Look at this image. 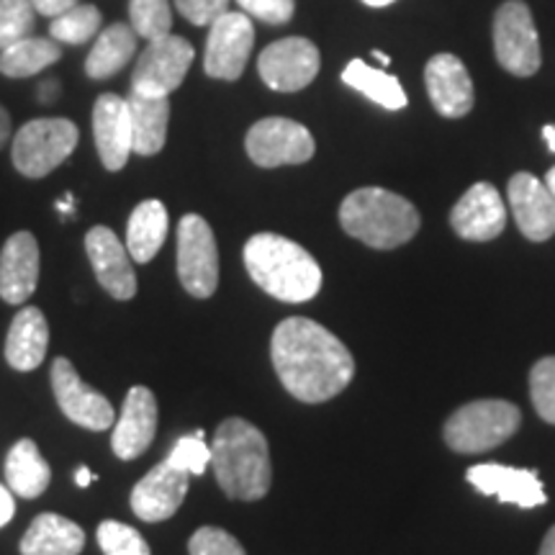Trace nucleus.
Masks as SVG:
<instances>
[{
	"label": "nucleus",
	"instance_id": "cd10ccee",
	"mask_svg": "<svg viewBox=\"0 0 555 555\" xmlns=\"http://www.w3.org/2000/svg\"><path fill=\"white\" fill-rule=\"evenodd\" d=\"M137 52V31L131 24H114L101 31L86 60V73L93 80H108L127 67Z\"/></svg>",
	"mask_w": 555,
	"mask_h": 555
},
{
	"label": "nucleus",
	"instance_id": "473e14b6",
	"mask_svg": "<svg viewBox=\"0 0 555 555\" xmlns=\"http://www.w3.org/2000/svg\"><path fill=\"white\" fill-rule=\"evenodd\" d=\"M37 9L31 0H0V50L31 37Z\"/></svg>",
	"mask_w": 555,
	"mask_h": 555
},
{
	"label": "nucleus",
	"instance_id": "f704fd0d",
	"mask_svg": "<svg viewBox=\"0 0 555 555\" xmlns=\"http://www.w3.org/2000/svg\"><path fill=\"white\" fill-rule=\"evenodd\" d=\"M530 397L538 414L555 425V356L538 360L530 373Z\"/></svg>",
	"mask_w": 555,
	"mask_h": 555
},
{
	"label": "nucleus",
	"instance_id": "393cba45",
	"mask_svg": "<svg viewBox=\"0 0 555 555\" xmlns=\"http://www.w3.org/2000/svg\"><path fill=\"white\" fill-rule=\"evenodd\" d=\"M131 134H134V152L142 157L157 155L168 142L170 101L152 99V95L131 93L127 99Z\"/></svg>",
	"mask_w": 555,
	"mask_h": 555
},
{
	"label": "nucleus",
	"instance_id": "de8ad7c7",
	"mask_svg": "<svg viewBox=\"0 0 555 555\" xmlns=\"http://www.w3.org/2000/svg\"><path fill=\"white\" fill-rule=\"evenodd\" d=\"M545 185H547V191H551V193H553V198H555V168L547 170V176H545Z\"/></svg>",
	"mask_w": 555,
	"mask_h": 555
},
{
	"label": "nucleus",
	"instance_id": "ddd939ff",
	"mask_svg": "<svg viewBox=\"0 0 555 555\" xmlns=\"http://www.w3.org/2000/svg\"><path fill=\"white\" fill-rule=\"evenodd\" d=\"M322 67V54L309 39L288 37L266 47L258 60L260 78L278 93H296L314 82Z\"/></svg>",
	"mask_w": 555,
	"mask_h": 555
},
{
	"label": "nucleus",
	"instance_id": "9d476101",
	"mask_svg": "<svg viewBox=\"0 0 555 555\" xmlns=\"http://www.w3.org/2000/svg\"><path fill=\"white\" fill-rule=\"evenodd\" d=\"M247 155L258 168H281V165H304L314 157L317 144L304 124L270 116L255 124L245 139Z\"/></svg>",
	"mask_w": 555,
	"mask_h": 555
},
{
	"label": "nucleus",
	"instance_id": "a18cd8bd",
	"mask_svg": "<svg viewBox=\"0 0 555 555\" xmlns=\"http://www.w3.org/2000/svg\"><path fill=\"white\" fill-rule=\"evenodd\" d=\"M540 555H555V525L547 530L543 545H540Z\"/></svg>",
	"mask_w": 555,
	"mask_h": 555
},
{
	"label": "nucleus",
	"instance_id": "c85d7f7f",
	"mask_svg": "<svg viewBox=\"0 0 555 555\" xmlns=\"http://www.w3.org/2000/svg\"><path fill=\"white\" fill-rule=\"evenodd\" d=\"M62 50L54 39L26 37L16 44L0 50V73L5 78H31L47 69L54 62H60Z\"/></svg>",
	"mask_w": 555,
	"mask_h": 555
},
{
	"label": "nucleus",
	"instance_id": "6e6552de",
	"mask_svg": "<svg viewBox=\"0 0 555 555\" xmlns=\"http://www.w3.org/2000/svg\"><path fill=\"white\" fill-rule=\"evenodd\" d=\"M178 278L193 298H211L219 286V247L211 227L198 214L180 219Z\"/></svg>",
	"mask_w": 555,
	"mask_h": 555
},
{
	"label": "nucleus",
	"instance_id": "58836bf2",
	"mask_svg": "<svg viewBox=\"0 0 555 555\" xmlns=\"http://www.w3.org/2000/svg\"><path fill=\"white\" fill-rule=\"evenodd\" d=\"M172 3L196 26H211L221 13L229 11V0H172Z\"/></svg>",
	"mask_w": 555,
	"mask_h": 555
},
{
	"label": "nucleus",
	"instance_id": "5701e85b",
	"mask_svg": "<svg viewBox=\"0 0 555 555\" xmlns=\"http://www.w3.org/2000/svg\"><path fill=\"white\" fill-rule=\"evenodd\" d=\"M50 347V324L37 307H24L13 317L5 337V360L13 371L29 373L44 363Z\"/></svg>",
	"mask_w": 555,
	"mask_h": 555
},
{
	"label": "nucleus",
	"instance_id": "f3484780",
	"mask_svg": "<svg viewBox=\"0 0 555 555\" xmlns=\"http://www.w3.org/2000/svg\"><path fill=\"white\" fill-rule=\"evenodd\" d=\"M450 224L468 242L496 240L506 227V206L494 185L476 183L453 206Z\"/></svg>",
	"mask_w": 555,
	"mask_h": 555
},
{
	"label": "nucleus",
	"instance_id": "a19ab883",
	"mask_svg": "<svg viewBox=\"0 0 555 555\" xmlns=\"http://www.w3.org/2000/svg\"><path fill=\"white\" fill-rule=\"evenodd\" d=\"M13 512H16V504H13L11 489H5V486L0 483V527H5L11 522Z\"/></svg>",
	"mask_w": 555,
	"mask_h": 555
},
{
	"label": "nucleus",
	"instance_id": "a211bd4d",
	"mask_svg": "<svg viewBox=\"0 0 555 555\" xmlns=\"http://www.w3.org/2000/svg\"><path fill=\"white\" fill-rule=\"evenodd\" d=\"M468 483L486 496H496L504 504H517L522 509H535L547 504L543 481L538 470L509 468L499 463H483V466L468 468Z\"/></svg>",
	"mask_w": 555,
	"mask_h": 555
},
{
	"label": "nucleus",
	"instance_id": "1a4fd4ad",
	"mask_svg": "<svg viewBox=\"0 0 555 555\" xmlns=\"http://www.w3.org/2000/svg\"><path fill=\"white\" fill-rule=\"evenodd\" d=\"M494 52L499 65L517 78H530L543 65L535 21L522 0H506L496 11Z\"/></svg>",
	"mask_w": 555,
	"mask_h": 555
},
{
	"label": "nucleus",
	"instance_id": "09e8293b",
	"mask_svg": "<svg viewBox=\"0 0 555 555\" xmlns=\"http://www.w3.org/2000/svg\"><path fill=\"white\" fill-rule=\"evenodd\" d=\"M365 5H373V9H384V5H391L393 0H363Z\"/></svg>",
	"mask_w": 555,
	"mask_h": 555
},
{
	"label": "nucleus",
	"instance_id": "f03ea898",
	"mask_svg": "<svg viewBox=\"0 0 555 555\" xmlns=\"http://www.w3.org/2000/svg\"><path fill=\"white\" fill-rule=\"evenodd\" d=\"M211 468L219 489L229 499L258 502L273 483L270 448L266 435L253 422L229 416L211 440Z\"/></svg>",
	"mask_w": 555,
	"mask_h": 555
},
{
	"label": "nucleus",
	"instance_id": "f257e3e1",
	"mask_svg": "<svg viewBox=\"0 0 555 555\" xmlns=\"http://www.w3.org/2000/svg\"><path fill=\"white\" fill-rule=\"evenodd\" d=\"M270 358L283 388L307 404L335 399L356 376L350 350L327 327L307 317H291L278 324Z\"/></svg>",
	"mask_w": 555,
	"mask_h": 555
},
{
	"label": "nucleus",
	"instance_id": "79ce46f5",
	"mask_svg": "<svg viewBox=\"0 0 555 555\" xmlns=\"http://www.w3.org/2000/svg\"><path fill=\"white\" fill-rule=\"evenodd\" d=\"M60 95V82L57 80H44L39 88V99L44 103H52Z\"/></svg>",
	"mask_w": 555,
	"mask_h": 555
},
{
	"label": "nucleus",
	"instance_id": "39448f33",
	"mask_svg": "<svg viewBox=\"0 0 555 555\" xmlns=\"http://www.w3.org/2000/svg\"><path fill=\"white\" fill-rule=\"evenodd\" d=\"M522 414L502 399H481L461 406L446 422V442L455 453H486L509 440Z\"/></svg>",
	"mask_w": 555,
	"mask_h": 555
},
{
	"label": "nucleus",
	"instance_id": "a878e982",
	"mask_svg": "<svg viewBox=\"0 0 555 555\" xmlns=\"http://www.w3.org/2000/svg\"><path fill=\"white\" fill-rule=\"evenodd\" d=\"M52 481V468L39 453L34 440H18L5 455V483L11 494L21 499H37Z\"/></svg>",
	"mask_w": 555,
	"mask_h": 555
},
{
	"label": "nucleus",
	"instance_id": "4c0bfd02",
	"mask_svg": "<svg viewBox=\"0 0 555 555\" xmlns=\"http://www.w3.org/2000/svg\"><path fill=\"white\" fill-rule=\"evenodd\" d=\"M242 13L266 21V24H286L294 16V0H237Z\"/></svg>",
	"mask_w": 555,
	"mask_h": 555
},
{
	"label": "nucleus",
	"instance_id": "2f4dec72",
	"mask_svg": "<svg viewBox=\"0 0 555 555\" xmlns=\"http://www.w3.org/2000/svg\"><path fill=\"white\" fill-rule=\"evenodd\" d=\"M131 29L142 39L168 37L172 29L170 0H129Z\"/></svg>",
	"mask_w": 555,
	"mask_h": 555
},
{
	"label": "nucleus",
	"instance_id": "c9c22d12",
	"mask_svg": "<svg viewBox=\"0 0 555 555\" xmlns=\"http://www.w3.org/2000/svg\"><path fill=\"white\" fill-rule=\"evenodd\" d=\"M204 437V429L180 437L176 446H172L168 461L180 470H189L191 476H201L211 466V448L206 446Z\"/></svg>",
	"mask_w": 555,
	"mask_h": 555
},
{
	"label": "nucleus",
	"instance_id": "423d86ee",
	"mask_svg": "<svg viewBox=\"0 0 555 555\" xmlns=\"http://www.w3.org/2000/svg\"><path fill=\"white\" fill-rule=\"evenodd\" d=\"M78 147V127L69 119H34L13 137V165L21 176L44 178Z\"/></svg>",
	"mask_w": 555,
	"mask_h": 555
},
{
	"label": "nucleus",
	"instance_id": "c756f323",
	"mask_svg": "<svg viewBox=\"0 0 555 555\" xmlns=\"http://www.w3.org/2000/svg\"><path fill=\"white\" fill-rule=\"evenodd\" d=\"M343 80L350 88H356L358 93H363L365 99L378 103L386 111H401L406 106V93L401 88V82L393 75L384 73V69L371 67L363 60H352L345 67Z\"/></svg>",
	"mask_w": 555,
	"mask_h": 555
},
{
	"label": "nucleus",
	"instance_id": "0eeeda50",
	"mask_svg": "<svg viewBox=\"0 0 555 555\" xmlns=\"http://www.w3.org/2000/svg\"><path fill=\"white\" fill-rule=\"evenodd\" d=\"M196 57V50L189 39L168 37L152 39L144 47L142 57L137 60L131 73V93L152 95V99H168L172 90L180 88Z\"/></svg>",
	"mask_w": 555,
	"mask_h": 555
},
{
	"label": "nucleus",
	"instance_id": "4468645a",
	"mask_svg": "<svg viewBox=\"0 0 555 555\" xmlns=\"http://www.w3.org/2000/svg\"><path fill=\"white\" fill-rule=\"evenodd\" d=\"M191 474L172 466L170 461L159 463L131 491V512L142 522H163L170 519L189 494Z\"/></svg>",
	"mask_w": 555,
	"mask_h": 555
},
{
	"label": "nucleus",
	"instance_id": "e433bc0d",
	"mask_svg": "<svg viewBox=\"0 0 555 555\" xmlns=\"http://www.w3.org/2000/svg\"><path fill=\"white\" fill-rule=\"evenodd\" d=\"M191 555H247L234 535L221 527H201L189 540Z\"/></svg>",
	"mask_w": 555,
	"mask_h": 555
},
{
	"label": "nucleus",
	"instance_id": "bb28decb",
	"mask_svg": "<svg viewBox=\"0 0 555 555\" xmlns=\"http://www.w3.org/2000/svg\"><path fill=\"white\" fill-rule=\"evenodd\" d=\"M168 237V208L163 201H142L127 224V249L134 262H150Z\"/></svg>",
	"mask_w": 555,
	"mask_h": 555
},
{
	"label": "nucleus",
	"instance_id": "aec40b11",
	"mask_svg": "<svg viewBox=\"0 0 555 555\" xmlns=\"http://www.w3.org/2000/svg\"><path fill=\"white\" fill-rule=\"evenodd\" d=\"M93 137L101 163L106 170L116 172L127 165L134 152V134H131V119L127 99L116 93H103L93 106Z\"/></svg>",
	"mask_w": 555,
	"mask_h": 555
},
{
	"label": "nucleus",
	"instance_id": "6ab92c4d",
	"mask_svg": "<svg viewBox=\"0 0 555 555\" xmlns=\"http://www.w3.org/2000/svg\"><path fill=\"white\" fill-rule=\"evenodd\" d=\"M39 242L31 232H16L0 253V298L11 307L29 301L39 283Z\"/></svg>",
	"mask_w": 555,
	"mask_h": 555
},
{
	"label": "nucleus",
	"instance_id": "8fccbe9b",
	"mask_svg": "<svg viewBox=\"0 0 555 555\" xmlns=\"http://www.w3.org/2000/svg\"><path fill=\"white\" fill-rule=\"evenodd\" d=\"M373 57H376L378 62H380V65H391V57H388V54H384V52H373Z\"/></svg>",
	"mask_w": 555,
	"mask_h": 555
},
{
	"label": "nucleus",
	"instance_id": "2eb2a0df",
	"mask_svg": "<svg viewBox=\"0 0 555 555\" xmlns=\"http://www.w3.org/2000/svg\"><path fill=\"white\" fill-rule=\"evenodd\" d=\"M86 253L99 283L116 301H131L137 294V273L129 249L108 227H93L86 234Z\"/></svg>",
	"mask_w": 555,
	"mask_h": 555
},
{
	"label": "nucleus",
	"instance_id": "f8f14e48",
	"mask_svg": "<svg viewBox=\"0 0 555 555\" xmlns=\"http://www.w3.org/2000/svg\"><path fill=\"white\" fill-rule=\"evenodd\" d=\"M255 44V29L247 13L227 11L211 24L204 54V69L214 80H237L245 73Z\"/></svg>",
	"mask_w": 555,
	"mask_h": 555
},
{
	"label": "nucleus",
	"instance_id": "ea45409f",
	"mask_svg": "<svg viewBox=\"0 0 555 555\" xmlns=\"http://www.w3.org/2000/svg\"><path fill=\"white\" fill-rule=\"evenodd\" d=\"M31 5L37 9V13L47 18H57L62 13L78 5V0H31Z\"/></svg>",
	"mask_w": 555,
	"mask_h": 555
},
{
	"label": "nucleus",
	"instance_id": "dca6fc26",
	"mask_svg": "<svg viewBox=\"0 0 555 555\" xmlns=\"http://www.w3.org/2000/svg\"><path fill=\"white\" fill-rule=\"evenodd\" d=\"M157 435V399L147 386H134L127 393L121 416H116V429L111 448L121 461H134L147 453Z\"/></svg>",
	"mask_w": 555,
	"mask_h": 555
},
{
	"label": "nucleus",
	"instance_id": "b1692460",
	"mask_svg": "<svg viewBox=\"0 0 555 555\" xmlns=\"http://www.w3.org/2000/svg\"><path fill=\"white\" fill-rule=\"evenodd\" d=\"M86 547V532L73 519L39 515L21 538V555H80Z\"/></svg>",
	"mask_w": 555,
	"mask_h": 555
},
{
	"label": "nucleus",
	"instance_id": "412c9836",
	"mask_svg": "<svg viewBox=\"0 0 555 555\" xmlns=\"http://www.w3.org/2000/svg\"><path fill=\"white\" fill-rule=\"evenodd\" d=\"M427 95L446 119H461L474 108V80L455 54H435L425 67Z\"/></svg>",
	"mask_w": 555,
	"mask_h": 555
},
{
	"label": "nucleus",
	"instance_id": "c03bdc74",
	"mask_svg": "<svg viewBox=\"0 0 555 555\" xmlns=\"http://www.w3.org/2000/svg\"><path fill=\"white\" fill-rule=\"evenodd\" d=\"M93 478H95L93 470H90L88 466H80L78 474H75V483H78L80 489H88V486L93 483Z\"/></svg>",
	"mask_w": 555,
	"mask_h": 555
},
{
	"label": "nucleus",
	"instance_id": "37998d69",
	"mask_svg": "<svg viewBox=\"0 0 555 555\" xmlns=\"http://www.w3.org/2000/svg\"><path fill=\"white\" fill-rule=\"evenodd\" d=\"M9 137H11V116L9 111L0 106V150H3V144L9 142Z\"/></svg>",
	"mask_w": 555,
	"mask_h": 555
},
{
	"label": "nucleus",
	"instance_id": "9b49d317",
	"mask_svg": "<svg viewBox=\"0 0 555 555\" xmlns=\"http://www.w3.org/2000/svg\"><path fill=\"white\" fill-rule=\"evenodd\" d=\"M52 388L62 414L75 425L90 433H106L111 425H116L114 404L93 386H88L67 358H57L52 363Z\"/></svg>",
	"mask_w": 555,
	"mask_h": 555
},
{
	"label": "nucleus",
	"instance_id": "20e7f679",
	"mask_svg": "<svg viewBox=\"0 0 555 555\" xmlns=\"http://www.w3.org/2000/svg\"><path fill=\"white\" fill-rule=\"evenodd\" d=\"M339 224L367 247L393 249L406 245L420 232V211L399 193L360 189L339 206Z\"/></svg>",
	"mask_w": 555,
	"mask_h": 555
},
{
	"label": "nucleus",
	"instance_id": "7ed1b4c3",
	"mask_svg": "<svg viewBox=\"0 0 555 555\" xmlns=\"http://www.w3.org/2000/svg\"><path fill=\"white\" fill-rule=\"evenodd\" d=\"M245 268L249 278L278 301H311L322 288V268L298 242L273 232L247 240Z\"/></svg>",
	"mask_w": 555,
	"mask_h": 555
},
{
	"label": "nucleus",
	"instance_id": "4be33fe9",
	"mask_svg": "<svg viewBox=\"0 0 555 555\" xmlns=\"http://www.w3.org/2000/svg\"><path fill=\"white\" fill-rule=\"evenodd\" d=\"M509 206L519 232L532 242H545L555 234V198L543 180L530 172H517L509 180Z\"/></svg>",
	"mask_w": 555,
	"mask_h": 555
},
{
	"label": "nucleus",
	"instance_id": "7c9ffc66",
	"mask_svg": "<svg viewBox=\"0 0 555 555\" xmlns=\"http://www.w3.org/2000/svg\"><path fill=\"white\" fill-rule=\"evenodd\" d=\"M101 11L90 3H78L52 21L50 34L54 41H67V44H82L99 37L101 31Z\"/></svg>",
	"mask_w": 555,
	"mask_h": 555
},
{
	"label": "nucleus",
	"instance_id": "49530a36",
	"mask_svg": "<svg viewBox=\"0 0 555 555\" xmlns=\"http://www.w3.org/2000/svg\"><path fill=\"white\" fill-rule=\"evenodd\" d=\"M543 137H545V142H547V150L555 152V127H545L543 129Z\"/></svg>",
	"mask_w": 555,
	"mask_h": 555
},
{
	"label": "nucleus",
	"instance_id": "72a5a7b5",
	"mask_svg": "<svg viewBox=\"0 0 555 555\" xmlns=\"http://www.w3.org/2000/svg\"><path fill=\"white\" fill-rule=\"evenodd\" d=\"M99 545L103 555H152L147 540L134 527L106 519L99 527Z\"/></svg>",
	"mask_w": 555,
	"mask_h": 555
}]
</instances>
